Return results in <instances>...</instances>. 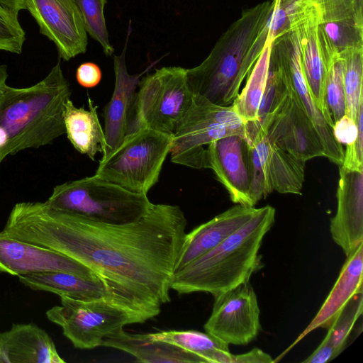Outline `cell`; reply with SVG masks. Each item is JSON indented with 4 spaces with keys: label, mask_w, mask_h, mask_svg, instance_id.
<instances>
[{
    "label": "cell",
    "mask_w": 363,
    "mask_h": 363,
    "mask_svg": "<svg viewBox=\"0 0 363 363\" xmlns=\"http://www.w3.org/2000/svg\"><path fill=\"white\" fill-rule=\"evenodd\" d=\"M186 224L177 205L152 203L135 221L109 224L55 209L45 201H28L14 205L3 230L86 266L116 304L147 320L170 301Z\"/></svg>",
    "instance_id": "cell-1"
},
{
    "label": "cell",
    "mask_w": 363,
    "mask_h": 363,
    "mask_svg": "<svg viewBox=\"0 0 363 363\" xmlns=\"http://www.w3.org/2000/svg\"><path fill=\"white\" fill-rule=\"evenodd\" d=\"M273 1L244 10L220 35L208 57L198 66L186 69V78L195 95L227 106L239 94L267 40V21Z\"/></svg>",
    "instance_id": "cell-2"
},
{
    "label": "cell",
    "mask_w": 363,
    "mask_h": 363,
    "mask_svg": "<svg viewBox=\"0 0 363 363\" xmlns=\"http://www.w3.org/2000/svg\"><path fill=\"white\" fill-rule=\"evenodd\" d=\"M274 220V207L257 208L244 225L220 244L174 272L171 289L179 294L206 292L216 296L249 282L263 267L259 250Z\"/></svg>",
    "instance_id": "cell-3"
},
{
    "label": "cell",
    "mask_w": 363,
    "mask_h": 363,
    "mask_svg": "<svg viewBox=\"0 0 363 363\" xmlns=\"http://www.w3.org/2000/svg\"><path fill=\"white\" fill-rule=\"evenodd\" d=\"M70 95L60 62L35 84L7 85L0 94V126L9 137L10 155L51 144L65 134L63 114Z\"/></svg>",
    "instance_id": "cell-4"
},
{
    "label": "cell",
    "mask_w": 363,
    "mask_h": 363,
    "mask_svg": "<svg viewBox=\"0 0 363 363\" xmlns=\"http://www.w3.org/2000/svg\"><path fill=\"white\" fill-rule=\"evenodd\" d=\"M45 202L55 209L109 224L135 221L152 205L147 194L131 191L96 174L55 186Z\"/></svg>",
    "instance_id": "cell-5"
},
{
    "label": "cell",
    "mask_w": 363,
    "mask_h": 363,
    "mask_svg": "<svg viewBox=\"0 0 363 363\" xmlns=\"http://www.w3.org/2000/svg\"><path fill=\"white\" fill-rule=\"evenodd\" d=\"M138 86L127 134L150 128L173 135L194 96L186 69L163 67L143 77Z\"/></svg>",
    "instance_id": "cell-6"
},
{
    "label": "cell",
    "mask_w": 363,
    "mask_h": 363,
    "mask_svg": "<svg viewBox=\"0 0 363 363\" xmlns=\"http://www.w3.org/2000/svg\"><path fill=\"white\" fill-rule=\"evenodd\" d=\"M173 135L150 128L127 134L121 145L101 160L95 174L131 191L145 194L157 184Z\"/></svg>",
    "instance_id": "cell-7"
},
{
    "label": "cell",
    "mask_w": 363,
    "mask_h": 363,
    "mask_svg": "<svg viewBox=\"0 0 363 363\" xmlns=\"http://www.w3.org/2000/svg\"><path fill=\"white\" fill-rule=\"evenodd\" d=\"M245 122L232 104L216 105L194 94L173 134L171 161L193 169H208L207 148L212 142L235 134L245 138Z\"/></svg>",
    "instance_id": "cell-8"
},
{
    "label": "cell",
    "mask_w": 363,
    "mask_h": 363,
    "mask_svg": "<svg viewBox=\"0 0 363 363\" xmlns=\"http://www.w3.org/2000/svg\"><path fill=\"white\" fill-rule=\"evenodd\" d=\"M60 301L61 306L48 310L46 316L60 326L63 335L79 349L101 346L104 337L116 330L147 320L140 314L106 298L80 301L61 296Z\"/></svg>",
    "instance_id": "cell-9"
},
{
    "label": "cell",
    "mask_w": 363,
    "mask_h": 363,
    "mask_svg": "<svg viewBox=\"0 0 363 363\" xmlns=\"http://www.w3.org/2000/svg\"><path fill=\"white\" fill-rule=\"evenodd\" d=\"M270 60L279 69L289 92L297 99L313 123L325 150V157L340 166L344 158L342 145L337 143L308 86L303 70L298 38L289 31L275 38L271 45Z\"/></svg>",
    "instance_id": "cell-10"
},
{
    "label": "cell",
    "mask_w": 363,
    "mask_h": 363,
    "mask_svg": "<svg viewBox=\"0 0 363 363\" xmlns=\"http://www.w3.org/2000/svg\"><path fill=\"white\" fill-rule=\"evenodd\" d=\"M205 331L228 345H245L262 330L257 295L249 282L214 296Z\"/></svg>",
    "instance_id": "cell-11"
},
{
    "label": "cell",
    "mask_w": 363,
    "mask_h": 363,
    "mask_svg": "<svg viewBox=\"0 0 363 363\" xmlns=\"http://www.w3.org/2000/svg\"><path fill=\"white\" fill-rule=\"evenodd\" d=\"M25 6L63 60L86 52L87 33L76 0H25Z\"/></svg>",
    "instance_id": "cell-12"
},
{
    "label": "cell",
    "mask_w": 363,
    "mask_h": 363,
    "mask_svg": "<svg viewBox=\"0 0 363 363\" xmlns=\"http://www.w3.org/2000/svg\"><path fill=\"white\" fill-rule=\"evenodd\" d=\"M267 137L277 146L304 162L325 157V150L313 123L291 92L269 123Z\"/></svg>",
    "instance_id": "cell-13"
},
{
    "label": "cell",
    "mask_w": 363,
    "mask_h": 363,
    "mask_svg": "<svg viewBox=\"0 0 363 363\" xmlns=\"http://www.w3.org/2000/svg\"><path fill=\"white\" fill-rule=\"evenodd\" d=\"M40 272H66L97 277L83 264L61 253L0 232V272L19 276Z\"/></svg>",
    "instance_id": "cell-14"
},
{
    "label": "cell",
    "mask_w": 363,
    "mask_h": 363,
    "mask_svg": "<svg viewBox=\"0 0 363 363\" xmlns=\"http://www.w3.org/2000/svg\"><path fill=\"white\" fill-rule=\"evenodd\" d=\"M131 30L130 20L123 51L113 57L115 84L111 98L104 108L105 147L101 160L109 156L127 135L128 120L140 78L159 61L152 62L140 74L128 73L125 64V52Z\"/></svg>",
    "instance_id": "cell-15"
},
{
    "label": "cell",
    "mask_w": 363,
    "mask_h": 363,
    "mask_svg": "<svg viewBox=\"0 0 363 363\" xmlns=\"http://www.w3.org/2000/svg\"><path fill=\"white\" fill-rule=\"evenodd\" d=\"M207 160L208 169L226 189L231 201L252 207L248 145L245 138L235 134L212 142L207 148Z\"/></svg>",
    "instance_id": "cell-16"
},
{
    "label": "cell",
    "mask_w": 363,
    "mask_h": 363,
    "mask_svg": "<svg viewBox=\"0 0 363 363\" xmlns=\"http://www.w3.org/2000/svg\"><path fill=\"white\" fill-rule=\"evenodd\" d=\"M339 174L337 211L330 232L347 257L363 242V171L340 166Z\"/></svg>",
    "instance_id": "cell-17"
},
{
    "label": "cell",
    "mask_w": 363,
    "mask_h": 363,
    "mask_svg": "<svg viewBox=\"0 0 363 363\" xmlns=\"http://www.w3.org/2000/svg\"><path fill=\"white\" fill-rule=\"evenodd\" d=\"M257 209L237 204L186 233L174 272L220 244L244 225Z\"/></svg>",
    "instance_id": "cell-18"
},
{
    "label": "cell",
    "mask_w": 363,
    "mask_h": 363,
    "mask_svg": "<svg viewBox=\"0 0 363 363\" xmlns=\"http://www.w3.org/2000/svg\"><path fill=\"white\" fill-rule=\"evenodd\" d=\"M362 279L363 242L347 256L337 281L313 319L274 362H277L311 332L319 328L328 329L349 301L355 294L363 293Z\"/></svg>",
    "instance_id": "cell-19"
},
{
    "label": "cell",
    "mask_w": 363,
    "mask_h": 363,
    "mask_svg": "<svg viewBox=\"0 0 363 363\" xmlns=\"http://www.w3.org/2000/svg\"><path fill=\"white\" fill-rule=\"evenodd\" d=\"M0 362L65 363L43 329L33 323H14L0 332Z\"/></svg>",
    "instance_id": "cell-20"
},
{
    "label": "cell",
    "mask_w": 363,
    "mask_h": 363,
    "mask_svg": "<svg viewBox=\"0 0 363 363\" xmlns=\"http://www.w3.org/2000/svg\"><path fill=\"white\" fill-rule=\"evenodd\" d=\"M320 23L319 14L314 13L294 24L290 31L296 33L298 38L301 63L308 86L327 123L333 128L334 122L325 97L327 69L318 40Z\"/></svg>",
    "instance_id": "cell-21"
},
{
    "label": "cell",
    "mask_w": 363,
    "mask_h": 363,
    "mask_svg": "<svg viewBox=\"0 0 363 363\" xmlns=\"http://www.w3.org/2000/svg\"><path fill=\"white\" fill-rule=\"evenodd\" d=\"M101 346L115 348L145 363H203L197 355L173 344L155 340L150 333L132 334L120 328L104 337Z\"/></svg>",
    "instance_id": "cell-22"
},
{
    "label": "cell",
    "mask_w": 363,
    "mask_h": 363,
    "mask_svg": "<svg viewBox=\"0 0 363 363\" xmlns=\"http://www.w3.org/2000/svg\"><path fill=\"white\" fill-rule=\"evenodd\" d=\"M18 277L20 282L33 290L52 292L80 301L106 298L114 302L111 292L97 277H82L66 272H33Z\"/></svg>",
    "instance_id": "cell-23"
},
{
    "label": "cell",
    "mask_w": 363,
    "mask_h": 363,
    "mask_svg": "<svg viewBox=\"0 0 363 363\" xmlns=\"http://www.w3.org/2000/svg\"><path fill=\"white\" fill-rule=\"evenodd\" d=\"M89 109L77 108L69 99L65 104L63 118L65 133L77 151L95 161L105 147L104 131L97 114V106L89 97Z\"/></svg>",
    "instance_id": "cell-24"
},
{
    "label": "cell",
    "mask_w": 363,
    "mask_h": 363,
    "mask_svg": "<svg viewBox=\"0 0 363 363\" xmlns=\"http://www.w3.org/2000/svg\"><path fill=\"white\" fill-rule=\"evenodd\" d=\"M318 40L328 71L330 66L347 52L363 49V18L320 23Z\"/></svg>",
    "instance_id": "cell-25"
},
{
    "label": "cell",
    "mask_w": 363,
    "mask_h": 363,
    "mask_svg": "<svg viewBox=\"0 0 363 363\" xmlns=\"http://www.w3.org/2000/svg\"><path fill=\"white\" fill-rule=\"evenodd\" d=\"M152 338L173 344L199 357L203 363H232L229 345L196 330H167L150 333Z\"/></svg>",
    "instance_id": "cell-26"
},
{
    "label": "cell",
    "mask_w": 363,
    "mask_h": 363,
    "mask_svg": "<svg viewBox=\"0 0 363 363\" xmlns=\"http://www.w3.org/2000/svg\"><path fill=\"white\" fill-rule=\"evenodd\" d=\"M272 42L265 45L247 76L245 86L233 101L232 106L245 123L253 122L257 113L268 78Z\"/></svg>",
    "instance_id": "cell-27"
},
{
    "label": "cell",
    "mask_w": 363,
    "mask_h": 363,
    "mask_svg": "<svg viewBox=\"0 0 363 363\" xmlns=\"http://www.w3.org/2000/svg\"><path fill=\"white\" fill-rule=\"evenodd\" d=\"M268 141L269 172L274 191L280 194H301L306 162Z\"/></svg>",
    "instance_id": "cell-28"
},
{
    "label": "cell",
    "mask_w": 363,
    "mask_h": 363,
    "mask_svg": "<svg viewBox=\"0 0 363 363\" xmlns=\"http://www.w3.org/2000/svg\"><path fill=\"white\" fill-rule=\"evenodd\" d=\"M250 173V199L255 205L274 191L269 172V141L267 136L248 144Z\"/></svg>",
    "instance_id": "cell-29"
},
{
    "label": "cell",
    "mask_w": 363,
    "mask_h": 363,
    "mask_svg": "<svg viewBox=\"0 0 363 363\" xmlns=\"http://www.w3.org/2000/svg\"><path fill=\"white\" fill-rule=\"evenodd\" d=\"M341 58L344 62L345 115L356 121L359 106L363 102V49L350 50Z\"/></svg>",
    "instance_id": "cell-30"
},
{
    "label": "cell",
    "mask_w": 363,
    "mask_h": 363,
    "mask_svg": "<svg viewBox=\"0 0 363 363\" xmlns=\"http://www.w3.org/2000/svg\"><path fill=\"white\" fill-rule=\"evenodd\" d=\"M363 312V293L355 294L341 310L323 341L329 344L338 356L346 347L352 330Z\"/></svg>",
    "instance_id": "cell-31"
},
{
    "label": "cell",
    "mask_w": 363,
    "mask_h": 363,
    "mask_svg": "<svg viewBox=\"0 0 363 363\" xmlns=\"http://www.w3.org/2000/svg\"><path fill=\"white\" fill-rule=\"evenodd\" d=\"M82 14L86 33L102 47L104 54L110 57L114 48L111 45L104 16L107 0H76Z\"/></svg>",
    "instance_id": "cell-32"
},
{
    "label": "cell",
    "mask_w": 363,
    "mask_h": 363,
    "mask_svg": "<svg viewBox=\"0 0 363 363\" xmlns=\"http://www.w3.org/2000/svg\"><path fill=\"white\" fill-rule=\"evenodd\" d=\"M343 71L344 62L339 58L330 66L326 74L325 97L333 122L346 114Z\"/></svg>",
    "instance_id": "cell-33"
},
{
    "label": "cell",
    "mask_w": 363,
    "mask_h": 363,
    "mask_svg": "<svg viewBox=\"0 0 363 363\" xmlns=\"http://www.w3.org/2000/svg\"><path fill=\"white\" fill-rule=\"evenodd\" d=\"M317 9L320 23L363 18V0H309Z\"/></svg>",
    "instance_id": "cell-34"
},
{
    "label": "cell",
    "mask_w": 363,
    "mask_h": 363,
    "mask_svg": "<svg viewBox=\"0 0 363 363\" xmlns=\"http://www.w3.org/2000/svg\"><path fill=\"white\" fill-rule=\"evenodd\" d=\"M26 39L18 16L0 4V50L20 54Z\"/></svg>",
    "instance_id": "cell-35"
},
{
    "label": "cell",
    "mask_w": 363,
    "mask_h": 363,
    "mask_svg": "<svg viewBox=\"0 0 363 363\" xmlns=\"http://www.w3.org/2000/svg\"><path fill=\"white\" fill-rule=\"evenodd\" d=\"M356 123L358 128L357 138L346 145L340 166L351 170L363 171V102L359 106Z\"/></svg>",
    "instance_id": "cell-36"
},
{
    "label": "cell",
    "mask_w": 363,
    "mask_h": 363,
    "mask_svg": "<svg viewBox=\"0 0 363 363\" xmlns=\"http://www.w3.org/2000/svg\"><path fill=\"white\" fill-rule=\"evenodd\" d=\"M358 128L356 121L345 115L334 122L333 134L337 143L346 145L352 143L357 138Z\"/></svg>",
    "instance_id": "cell-37"
},
{
    "label": "cell",
    "mask_w": 363,
    "mask_h": 363,
    "mask_svg": "<svg viewBox=\"0 0 363 363\" xmlns=\"http://www.w3.org/2000/svg\"><path fill=\"white\" fill-rule=\"evenodd\" d=\"M102 77L100 67L94 62L81 64L76 72L77 82L83 87L93 88L99 84Z\"/></svg>",
    "instance_id": "cell-38"
},
{
    "label": "cell",
    "mask_w": 363,
    "mask_h": 363,
    "mask_svg": "<svg viewBox=\"0 0 363 363\" xmlns=\"http://www.w3.org/2000/svg\"><path fill=\"white\" fill-rule=\"evenodd\" d=\"M272 357L262 350L255 347L250 351L240 354H233L232 363H272Z\"/></svg>",
    "instance_id": "cell-39"
},
{
    "label": "cell",
    "mask_w": 363,
    "mask_h": 363,
    "mask_svg": "<svg viewBox=\"0 0 363 363\" xmlns=\"http://www.w3.org/2000/svg\"><path fill=\"white\" fill-rule=\"evenodd\" d=\"M337 357L335 350L327 342L322 341L319 346L303 363H326Z\"/></svg>",
    "instance_id": "cell-40"
},
{
    "label": "cell",
    "mask_w": 363,
    "mask_h": 363,
    "mask_svg": "<svg viewBox=\"0 0 363 363\" xmlns=\"http://www.w3.org/2000/svg\"><path fill=\"white\" fill-rule=\"evenodd\" d=\"M9 155V137L5 130L0 126V165L3 160Z\"/></svg>",
    "instance_id": "cell-41"
},
{
    "label": "cell",
    "mask_w": 363,
    "mask_h": 363,
    "mask_svg": "<svg viewBox=\"0 0 363 363\" xmlns=\"http://www.w3.org/2000/svg\"><path fill=\"white\" fill-rule=\"evenodd\" d=\"M0 4L18 16L20 11L26 9L25 0H0Z\"/></svg>",
    "instance_id": "cell-42"
},
{
    "label": "cell",
    "mask_w": 363,
    "mask_h": 363,
    "mask_svg": "<svg viewBox=\"0 0 363 363\" xmlns=\"http://www.w3.org/2000/svg\"><path fill=\"white\" fill-rule=\"evenodd\" d=\"M8 77L7 66L5 65L0 66V94L4 90L6 84V79Z\"/></svg>",
    "instance_id": "cell-43"
}]
</instances>
